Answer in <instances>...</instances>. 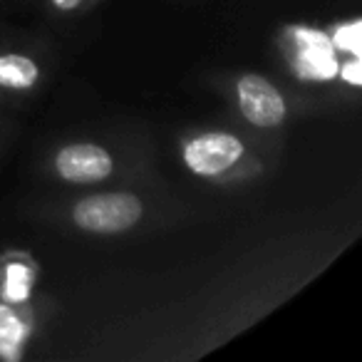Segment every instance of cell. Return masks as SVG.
Masks as SVG:
<instances>
[{
  "instance_id": "cell-7",
  "label": "cell",
  "mask_w": 362,
  "mask_h": 362,
  "mask_svg": "<svg viewBox=\"0 0 362 362\" xmlns=\"http://www.w3.org/2000/svg\"><path fill=\"white\" fill-rule=\"evenodd\" d=\"M35 332V308L0 298V362H21Z\"/></svg>"
},
{
  "instance_id": "cell-5",
  "label": "cell",
  "mask_w": 362,
  "mask_h": 362,
  "mask_svg": "<svg viewBox=\"0 0 362 362\" xmlns=\"http://www.w3.org/2000/svg\"><path fill=\"white\" fill-rule=\"evenodd\" d=\"M238 122L268 136H283V132L296 119L325 110L320 100L305 95L293 85H281L273 77L253 70L218 72L209 80Z\"/></svg>"
},
{
  "instance_id": "cell-4",
  "label": "cell",
  "mask_w": 362,
  "mask_h": 362,
  "mask_svg": "<svg viewBox=\"0 0 362 362\" xmlns=\"http://www.w3.org/2000/svg\"><path fill=\"white\" fill-rule=\"evenodd\" d=\"M278 52L300 92L327 102L345 100V92L357 95L360 72V21L332 23L313 28L291 23L278 30Z\"/></svg>"
},
{
  "instance_id": "cell-9",
  "label": "cell",
  "mask_w": 362,
  "mask_h": 362,
  "mask_svg": "<svg viewBox=\"0 0 362 362\" xmlns=\"http://www.w3.org/2000/svg\"><path fill=\"white\" fill-rule=\"evenodd\" d=\"M102 3L105 0H42L45 11L57 18H80L85 13L95 11Z\"/></svg>"
},
{
  "instance_id": "cell-3",
  "label": "cell",
  "mask_w": 362,
  "mask_h": 362,
  "mask_svg": "<svg viewBox=\"0 0 362 362\" xmlns=\"http://www.w3.org/2000/svg\"><path fill=\"white\" fill-rule=\"evenodd\" d=\"M283 136H268L246 124H202L176 134L184 171L216 189L251 187L271 179L281 164Z\"/></svg>"
},
{
  "instance_id": "cell-1",
  "label": "cell",
  "mask_w": 362,
  "mask_h": 362,
  "mask_svg": "<svg viewBox=\"0 0 362 362\" xmlns=\"http://www.w3.org/2000/svg\"><path fill=\"white\" fill-rule=\"evenodd\" d=\"M23 211L42 226L90 238H122L184 226L197 211L176 197L164 179L129 181L97 189H62L28 202Z\"/></svg>"
},
{
  "instance_id": "cell-6",
  "label": "cell",
  "mask_w": 362,
  "mask_h": 362,
  "mask_svg": "<svg viewBox=\"0 0 362 362\" xmlns=\"http://www.w3.org/2000/svg\"><path fill=\"white\" fill-rule=\"evenodd\" d=\"M50 65L25 45H0V95L30 97L45 85Z\"/></svg>"
},
{
  "instance_id": "cell-2",
  "label": "cell",
  "mask_w": 362,
  "mask_h": 362,
  "mask_svg": "<svg viewBox=\"0 0 362 362\" xmlns=\"http://www.w3.org/2000/svg\"><path fill=\"white\" fill-rule=\"evenodd\" d=\"M35 174L57 189H97L161 179L154 141L144 132L62 136L37 151Z\"/></svg>"
},
{
  "instance_id": "cell-8",
  "label": "cell",
  "mask_w": 362,
  "mask_h": 362,
  "mask_svg": "<svg viewBox=\"0 0 362 362\" xmlns=\"http://www.w3.org/2000/svg\"><path fill=\"white\" fill-rule=\"evenodd\" d=\"M40 281V266L28 251H8L0 256V298L28 305Z\"/></svg>"
}]
</instances>
